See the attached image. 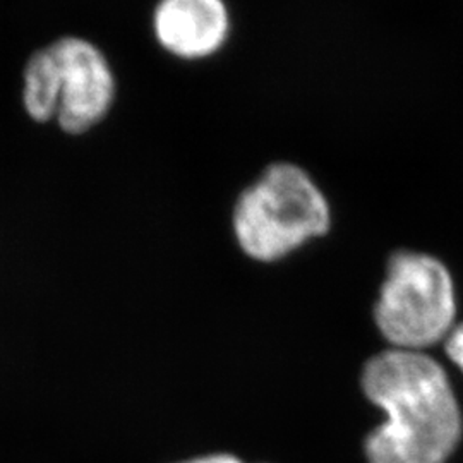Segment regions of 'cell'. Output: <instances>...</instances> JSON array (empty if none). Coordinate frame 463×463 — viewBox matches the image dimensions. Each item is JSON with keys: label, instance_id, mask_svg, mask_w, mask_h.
<instances>
[{"label": "cell", "instance_id": "cell-1", "mask_svg": "<svg viewBox=\"0 0 463 463\" xmlns=\"http://www.w3.org/2000/svg\"><path fill=\"white\" fill-rule=\"evenodd\" d=\"M365 397L386 422L365 439L369 463H445L462 438V412L447 373L430 355L392 348L367 361Z\"/></svg>", "mask_w": 463, "mask_h": 463}, {"label": "cell", "instance_id": "cell-2", "mask_svg": "<svg viewBox=\"0 0 463 463\" xmlns=\"http://www.w3.org/2000/svg\"><path fill=\"white\" fill-rule=\"evenodd\" d=\"M328 199L296 164L279 162L241 194L233 210L239 246L256 261H277L330 231Z\"/></svg>", "mask_w": 463, "mask_h": 463}, {"label": "cell", "instance_id": "cell-3", "mask_svg": "<svg viewBox=\"0 0 463 463\" xmlns=\"http://www.w3.org/2000/svg\"><path fill=\"white\" fill-rule=\"evenodd\" d=\"M116 83L93 43L66 36L38 50L24 69V109L36 122L57 118L62 131L83 134L107 116Z\"/></svg>", "mask_w": 463, "mask_h": 463}, {"label": "cell", "instance_id": "cell-4", "mask_svg": "<svg viewBox=\"0 0 463 463\" xmlns=\"http://www.w3.org/2000/svg\"><path fill=\"white\" fill-rule=\"evenodd\" d=\"M455 316L453 280L438 258L415 250L390 258L374 307V321L388 344L420 352L448 338Z\"/></svg>", "mask_w": 463, "mask_h": 463}, {"label": "cell", "instance_id": "cell-5", "mask_svg": "<svg viewBox=\"0 0 463 463\" xmlns=\"http://www.w3.org/2000/svg\"><path fill=\"white\" fill-rule=\"evenodd\" d=\"M153 24L162 47L183 59L215 53L231 28L223 0H160Z\"/></svg>", "mask_w": 463, "mask_h": 463}, {"label": "cell", "instance_id": "cell-6", "mask_svg": "<svg viewBox=\"0 0 463 463\" xmlns=\"http://www.w3.org/2000/svg\"><path fill=\"white\" fill-rule=\"evenodd\" d=\"M448 357L462 369L463 373V323L455 326L447 338Z\"/></svg>", "mask_w": 463, "mask_h": 463}, {"label": "cell", "instance_id": "cell-7", "mask_svg": "<svg viewBox=\"0 0 463 463\" xmlns=\"http://www.w3.org/2000/svg\"><path fill=\"white\" fill-rule=\"evenodd\" d=\"M185 463H244L241 462L239 458L232 457V455H210V457H201V458H194L191 462Z\"/></svg>", "mask_w": 463, "mask_h": 463}]
</instances>
